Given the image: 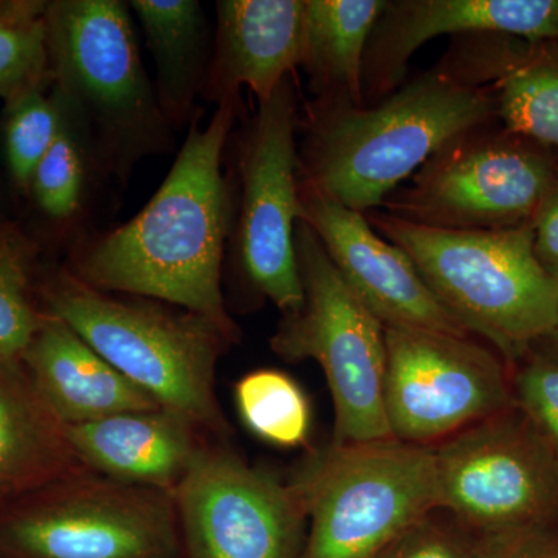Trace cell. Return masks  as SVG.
<instances>
[{
    "label": "cell",
    "instance_id": "1",
    "mask_svg": "<svg viewBox=\"0 0 558 558\" xmlns=\"http://www.w3.org/2000/svg\"><path fill=\"white\" fill-rule=\"evenodd\" d=\"M242 108L219 106L202 126V110L148 204L117 229L90 233L70 248V274L90 288L142 296L209 319L238 343L222 279L234 218V182L223 156Z\"/></svg>",
    "mask_w": 558,
    "mask_h": 558
},
{
    "label": "cell",
    "instance_id": "2",
    "mask_svg": "<svg viewBox=\"0 0 558 558\" xmlns=\"http://www.w3.org/2000/svg\"><path fill=\"white\" fill-rule=\"evenodd\" d=\"M498 119L486 87L436 68L371 106L312 100L300 117V178L365 215L433 156Z\"/></svg>",
    "mask_w": 558,
    "mask_h": 558
},
{
    "label": "cell",
    "instance_id": "3",
    "mask_svg": "<svg viewBox=\"0 0 558 558\" xmlns=\"http://www.w3.org/2000/svg\"><path fill=\"white\" fill-rule=\"evenodd\" d=\"M371 227L402 248L444 310L515 366L558 325V279L534 252L532 222L501 230H444L387 213Z\"/></svg>",
    "mask_w": 558,
    "mask_h": 558
},
{
    "label": "cell",
    "instance_id": "4",
    "mask_svg": "<svg viewBox=\"0 0 558 558\" xmlns=\"http://www.w3.org/2000/svg\"><path fill=\"white\" fill-rule=\"evenodd\" d=\"M53 86L87 130L106 179L126 185L140 161L165 156L175 131L143 65L130 3L47 2Z\"/></svg>",
    "mask_w": 558,
    "mask_h": 558
},
{
    "label": "cell",
    "instance_id": "5",
    "mask_svg": "<svg viewBox=\"0 0 558 558\" xmlns=\"http://www.w3.org/2000/svg\"><path fill=\"white\" fill-rule=\"evenodd\" d=\"M43 295L49 314L68 323L161 409L207 435H230L215 381L231 341L209 319L160 301L90 288L65 267L47 278Z\"/></svg>",
    "mask_w": 558,
    "mask_h": 558
},
{
    "label": "cell",
    "instance_id": "6",
    "mask_svg": "<svg viewBox=\"0 0 558 558\" xmlns=\"http://www.w3.org/2000/svg\"><path fill=\"white\" fill-rule=\"evenodd\" d=\"M290 483L311 523L303 558H380L439 509L435 447L395 438L311 451Z\"/></svg>",
    "mask_w": 558,
    "mask_h": 558
},
{
    "label": "cell",
    "instance_id": "7",
    "mask_svg": "<svg viewBox=\"0 0 558 558\" xmlns=\"http://www.w3.org/2000/svg\"><path fill=\"white\" fill-rule=\"evenodd\" d=\"M303 306L282 315L270 347L288 362L315 360L333 403L330 444L392 439L385 411V325L352 292L304 220L295 229Z\"/></svg>",
    "mask_w": 558,
    "mask_h": 558
},
{
    "label": "cell",
    "instance_id": "8",
    "mask_svg": "<svg viewBox=\"0 0 558 558\" xmlns=\"http://www.w3.org/2000/svg\"><path fill=\"white\" fill-rule=\"evenodd\" d=\"M300 113L292 80L238 134L234 218L227 247L233 269L253 293L282 315L303 306L295 229L303 219L300 199Z\"/></svg>",
    "mask_w": 558,
    "mask_h": 558
},
{
    "label": "cell",
    "instance_id": "9",
    "mask_svg": "<svg viewBox=\"0 0 558 558\" xmlns=\"http://www.w3.org/2000/svg\"><path fill=\"white\" fill-rule=\"evenodd\" d=\"M0 558H182L174 495L76 470L0 517Z\"/></svg>",
    "mask_w": 558,
    "mask_h": 558
},
{
    "label": "cell",
    "instance_id": "10",
    "mask_svg": "<svg viewBox=\"0 0 558 558\" xmlns=\"http://www.w3.org/2000/svg\"><path fill=\"white\" fill-rule=\"evenodd\" d=\"M384 201V213L444 230H501L532 222L558 180V161L531 140L490 126L470 131Z\"/></svg>",
    "mask_w": 558,
    "mask_h": 558
},
{
    "label": "cell",
    "instance_id": "11",
    "mask_svg": "<svg viewBox=\"0 0 558 558\" xmlns=\"http://www.w3.org/2000/svg\"><path fill=\"white\" fill-rule=\"evenodd\" d=\"M385 411L392 438L436 447L515 407L512 374L470 336L385 326Z\"/></svg>",
    "mask_w": 558,
    "mask_h": 558
},
{
    "label": "cell",
    "instance_id": "12",
    "mask_svg": "<svg viewBox=\"0 0 558 558\" xmlns=\"http://www.w3.org/2000/svg\"><path fill=\"white\" fill-rule=\"evenodd\" d=\"M439 509L472 534L558 531V462L517 407L435 447Z\"/></svg>",
    "mask_w": 558,
    "mask_h": 558
},
{
    "label": "cell",
    "instance_id": "13",
    "mask_svg": "<svg viewBox=\"0 0 558 558\" xmlns=\"http://www.w3.org/2000/svg\"><path fill=\"white\" fill-rule=\"evenodd\" d=\"M172 495L186 558H303L296 488L226 447L205 444Z\"/></svg>",
    "mask_w": 558,
    "mask_h": 558
},
{
    "label": "cell",
    "instance_id": "14",
    "mask_svg": "<svg viewBox=\"0 0 558 558\" xmlns=\"http://www.w3.org/2000/svg\"><path fill=\"white\" fill-rule=\"evenodd\" d=\"M300 199L301 220L317 234L352 292L385 326L470 336L433 295L410 256L380 236L366 215L301 178Z\"/></svg>",
    "mask_w": 558,
    "mask_h": 558
},
{
    "label": "cell",
    "instance_id": "15",
    "mask_svg": "<svg viewBox=\"0 0 558 558\" xmlns=\"http://www.w3.org/2000/svg\"><path fill=\"white\" fill-rule=\"evenodd\" d=\"M480 33L558 39V0H387L366 46L363 102L376 105L398 90L414 51L429 39Z\"/></svg>",
    "mask_w": 558,
    "mask_h": 558
},
{
    "label": "cell",
    "instance_id": "16",
    "mask_svg": "<svg viewBox=\"0 0 558 558\" xmlns=\"http://www.w3.org/2000/svg\"><path fill=\"white\" fill-rule=\"evenodd\" d=\"M439 69L469 86L486 87L505 130L531 140L558 161V39L458 36Z\"/></svg>",
    "mask_w": 558,
    "mask_h": 558
},
{
    "label": "cell",
    "instance_id": "17",
    "mask_svg": "<svg viewBox=\"0 0 558 558\" xmlns=\"http://www.w3.org/2000/svg\"><path fill=\"white\" fill-rule=\"evenodd\" d=\"M213 53L202 97L242 108L247 87L258 102L300 68L304 0H218Z\"/></svg>",
    "mask_w": 558,
    "mask_h": 558
},
{
    "label": "cell",
    "instance_id": "18",
    "mask_svg": "<svg viewBox=\"0 0 558 558\" xmlns=\"http://www.w3.org/2000/svg\"><path fill=\"white\" fill-rule=\"evenodd\" d=\"M64 429L84 468L119 483L170 494L207 444V433L165 409L128 411Z\"/></svg>",
    "mask_w": 558,
    "mask_h": 558
},
{
    "label": "cell",
    "instance_id": "19",
    "mask_svg": "<svg viewBox=\"0 0 558 558\" xmlns=\"http://www.w3.org/2000/svg\"><path fill=\"white\" fill-rule=\"evenodd\" d=\"M22 366L40 402L64 427L128 411L161 409L49 312L43 315Z\"/></svg>",
    "mask_w": 558,
    "mask_h": 558
},
{
    "label": "cell",
    "instance_id": "20",
    "mask_svg": "<svg viewBox=\"0 0 558 558\" xmlns=\"http://www.w3.org/2000/svg\"><path fill=\"white\" fill-rule=\"evenodd\" d=\"M156 65L157 100L175 132L197 116L213 53V32L197 0H131Z\"/></svg>",
    "mask_w": 558,
    "mask_h": 558
},
{
    "label": "cell",
    "instance_id": "21",
    "mask_svg": "<svg viewBox=\"0 0 558 558\" xmlns=\"http://www.w3.org/2000/svg\"><path fill=\"white\" fill-rule=\"evenodd\" d=\"M83 468L64 425L40 402L24 366H0V497Z\"/></svg>",
    "mask_w": 558,
    "mask_h": 558
},
{
    "label": "cell",
    "instance_id": "22",
    "mask_svg": "<svg viewBox=\"0 0 558 558\" xmlns=\"http://www.w3.org/2000/svg\"><path fill=\"white\" fill-rule=\"evenodd\" d=\"M387 0H304L303 57L315 101L365 106L366 46Z\"/></svg>",
    "mask_w": 558,
    "mask_h": 558
},
{
    "label": "cell",
    "instance_id": "23",
    "mask_svg": "<svg viewBox=\"0 0 558 558\" xmlns=\"http://www.w3.org/2000/svg\"><path fill=\"white\" fill-rule=\"evenodd\" d=\"M54 87V86H53ZM58 92V90H57ZM61 97V95H60ZM64 105L60 134L33 174L28 197L53 226L84 238L98 183L106 179L92 140L76 113ZM87 234V233H86Z\"/></svg>",
    "mask_w": 558,
    "mask_h": 558
},
{
    "label": "cell",
    "instance_id": "24",
    "mask_svg": "<svg viewBox=\"0 0 558 558\" xmlns=\"http://www.w3.org/2000/svg\"><path fill=\"white\" fill-rule=\"evenodd\" d=\"M242 424L256 438L281 447H307L312 432V405L299 381L278 369L245 374L234 387Z\"/></svg>",
    "mask_w": 558,
    "mask_h": 558
},
{
    "label": "cell",
    "instance_id": "25",
    "mask_svg": "<svg viewBox=\"0 0 558 558\" xmlns=\"http://www.w3.org/2000/svg\"><path fill=\"white\" fill-rule=\"evenodd\" d=\"M51 83L46 0H0V98L9 105Z\"/></svg>",
    "mask_w": 558,
    "mask_h": 558
},
{
    "label": "cell",
    "instance_id": "26",
    "mask_svg": "<svg viewBox=\"0 0 558 558\" xmlns=\"http://www.w3.org/2000/svg\"><path fill=\"white\" fill-rule=\"evenodd\" d=\"M3 150L14 189L27 196L33 174L64 120V105L53 83L38 87L5 105Z\"/></svg>",
    "mask_w": 558,
    "mask_h": 558
},
{
    "label": "cell",
    "instance_id": "27",
    "mask_svg": "<svg viewBox=\"0 0 558 558\" xmlns=\"http://www.w3.org/2000/svg\"><path fill=\"white\" fill-rule=\"evenodd\" d=\"M31 253L0 248V366L22 365L43 315L31 300Z\"/></svg>",
    "mask_w": 558,
    "mask_h": 558
},
{
    "label": "cell",
    "instance_id": "28",
    "mask_svg": "<svg viewBox=\"0 0 558 558\" xmlns=\"http://www.w3.org/2000/svg\"><path fill=\"white\" fill-rule=\"evenodd\" d=\"M515 366V407L558 462V362L532 351Z\"/></svg>",
    "mask_w": 558,
    "mask_h": 558
},
{
    "label": "cell",
    "instance_id": "29",
    "mask_svg": "<svg viewBox=\"0 0 558 558\" xmlns=\"http://www.w3.org/2000/svg\"><path fill=\"white\" fill-rule=\"evenodd\" d=\"M380 558H476L472 542L435 520L433 513L418 521Z\"/></svg>",
    "mask_w": 558,
    "mask_h": 558
},
{
    "label": "cell",
    "instance_id": "30",
    "mask_svg": "<svg viewBox=\"0 0 558 558\" xmlns=\"http://www.w3.org/2000/svg\"><path fill=\"white\" fill-rule=\"evenodd\" d=\"M476 558H558V531L524 526L473 534Z\"/></svg>",
    "mask_w": 558,
    "mask_h": 558
},
{
    "label": "cell",
    "instance_id": "31",
    "mask_svg": "<svg viewBox=\"0 0 558 558\" xmlns=\"http://www.w3.org/2000/svg\"><path fill=\"white\" fill-rule=\"evenodd\" d=\"M532 230L535 256L543 269L558 279V180L535 213Z\"/></svg>",
    "mask_w": 558,
    "mask_h": 558
},
{
    "label": "cell",
    "instance_id": "32",
    "mask_svg": "<svg viewBox=\"0 0 558 558\" xmlns=\"http://www.w3.org/2000/svg\"><path fill=\"white\" fill-rule=\"evenodd\" d=\"M0 248L17 250L32 255L31 244L24 240L20 231L14 230L13 226L2 218H0Z\"/></svg>",
    "mask_w": 558,
    "mask_h": 558
},
{
    "label": "cell",
    "instance_id": "33",
    "mask_svg": "<svg viewBox=\"0 0 558 558\" xmlns=\"http://www.w3.org/2000/svg\"><path fill=\"white\" fill-rule=\"evenodd\" d=\"M532 351L538 352V354L545 355V357L557 360L558 362V325L557 328L549 333L548 337H545L537 347L532 349Z\"/></svg>",
    "mask_w": 558,
    "mask_h": 558
}]
</instances>
